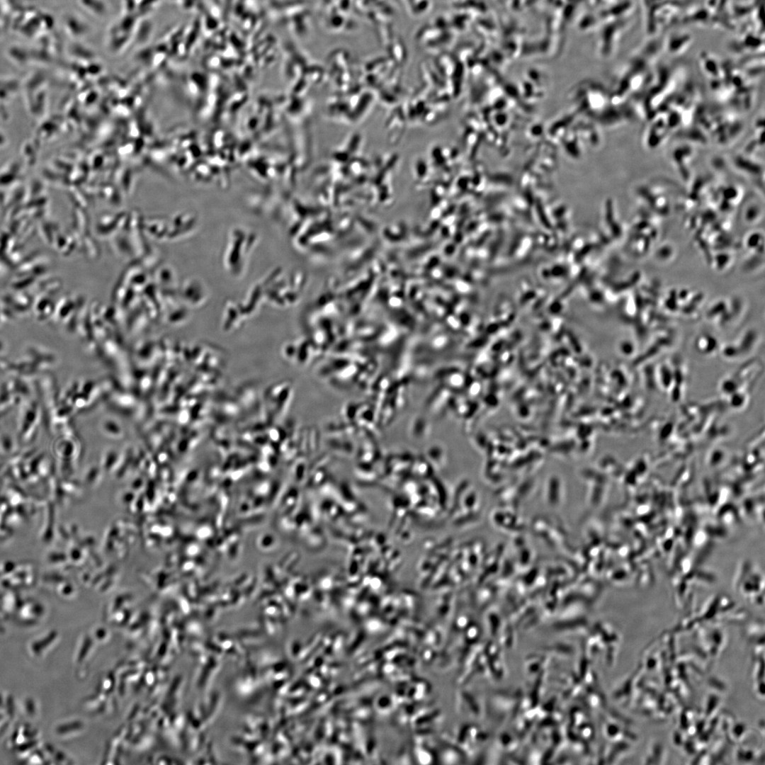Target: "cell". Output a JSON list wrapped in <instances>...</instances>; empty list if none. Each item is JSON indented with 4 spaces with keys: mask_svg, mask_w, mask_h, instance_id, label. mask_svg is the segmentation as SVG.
Wrapping results in <instances>:
<instances>
[{
    "mask_svg": "<svg viewBox=\"0 0 765 765\" xmlns=\"http://www.w3.org/2000/svg\"><path fill=\"white\" fill-rule=\"evenodd\" d=\"M688 5L682 0H660L645 8V24L648 35H659L665 28L679 22Z\"/></svg>",
    "mask_w": 765,
    "mask_h": 765,
    "instance_id": "obj_1",
    "label": "cell"
},
{
    "mask_svg": "<svg viewBox=\"0 0 765 765\" xmlns=\"http://www.w3.org/2000/svg\"><path fill=\"white\" fill-rule=\"evenodd\" d=\"M693 38L686 30H675L662 37V52L670 56H679L691 47Z\"/></svg>",
    "mask_w": 765,
    "mask_h": 765,
    "instance_id": "obj_2",
    "label": "cell"
},
{
    "mask_svg": "<svg viewBox=\"0 0 765 765\" xmlns=\"http://www.w3.org/2000/svg\"><path fill=\"white\" fill-rule=\"evenodd\" d=\"M731 0H706L704 6L719 21L722 28L732 29L735 21L732 16Z\"/></svg>",
    "mask_w": 765,
    "mask_h": 765,
    "instance_id": "obj_3",
    "label": "cell"
}]
</instances>
